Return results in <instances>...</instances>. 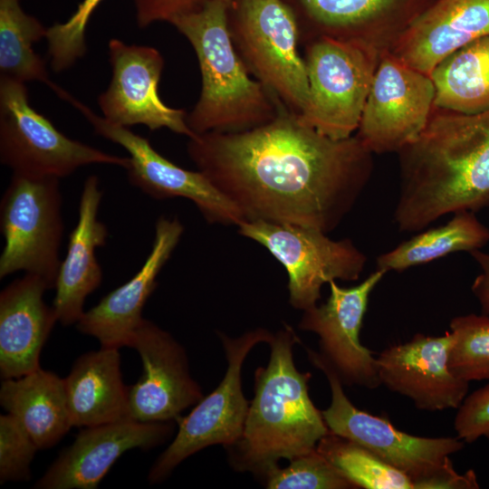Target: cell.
Returning <instances> with one entry per match:
<instances>
[{
	"mask_svg": "<svg viewBox=\"0 0 489 489\" xmlns=\"http://www.w3.org/2000/svg\"><path fill=\"white\" fill-rule=\"evenodd\" d=\"M187 152L244 221L293 224L326 234L353 208L373 168V153L356 135L326 137L283 103L262 126L197 134Z\"/></svg>",
	"mask_w": 489,
	"mask_h": 489,
	"instance_id": "obj_1",
	"label": "cell"
},
{
	"mask_svg": "<svg viewBox=\"0 0 489 489\" xmlns=\"http://www.w3.org/2000/svg\"><path fill=\"white\" fill-rule=\"evenodd\" d=\"M394 221L421 231L446 214L489 205V110L465 114L434 106L418 137L398 152Z\"/></svg>",
	"mask_w": 489,
	"mask_h": 489,
	"instance_id": "obj_2",
	"label": "cell"
},
{
	"mask_svg": "<svg viewBox=\"0 0 489 489\" xmlns=\"http://www.w3.org/2000/svg\"><path fill=\"white\" fill-rule=\"evenodd\" d=\"M299 342L290 326L273 334L268 365L254 374L250 402L240 438L226 446L231 465L265 477L282 458L292 460L316 448L328 427L308 393L310 373H301L292 359Z\"/></svg>",
	"mask_w": 489,
	"mask_h": 489,
	"instance_id": "obj_3",
	"label": "cell"
},
{
	"mask_svg": "<svg viewBox=\"0 0 489 489\" xmlns=\"http://www.w3.org/2000/svg\"><path fill=\"white\" fill-rule=\"evenodd\" d=\"M233 0H204L200 6L174 18L172 24L190 43L197 57L201 92L187 115L190 129L238 132L273 120L282 102L249 76L230 34Z\"/></svg>",
	"mask_w": 489,
	"mask_h": 489,
	"instance_id": "obj_4",
	"label": "cell"
},
{
	"mask_svg": "<svg viewBox=\"0 0 489 489\" xmlns=\"http://www.w3.org/2000/svg\"><path fill=\"white\" fill-rule=\"evenodd\" d=\"M310 361L326 376L331 392L328 408L321 411L330 432L371 451L385 463L407 475L414 489H475L473 470L458 474L450 455L465 442L452 436L425 437L403 432L387 418L357 408L343 391L340 379L329 361L307 348Z\"/></svg>",
	"mask_w": 489,
	"mask_h": 489,
	"instance_id": "obj_5",
	"label": "cell"
},
{
	"mask_svg": "<svg viewBox=\"0 0 489 489\" xmlns=\"http://www.w3.org/2000/svg\"><path fill=\"white\" fill-rule=\"evenodd\" d=\"M382 49L351 37L326 34L307 48L309 96L298 114L304 124L333 139L358 130Z\"/></svg>",
	"mask_w": 489,
	"mask_h": 489,
	"instance_id": "obj_6",
	"label": "cell"
},
{
	"mask_svg": "<svg viewBox=\"0 0 489 489\" xmlns=\"http://www.w3.org/2000/svg\"><path fill=\"white\" fill-rule=\"evenodd\" d=\"M231 9L230 34L246 69L289 110L300 114L308 101L309 81L298 53L292 9L283 0H233Z\"/></svg>",
	"mask_w": 489,
	"mask_h": 489,
	"instance_id": "obj_7",
	"label": "cell"
},
{
	"mask_svg": "<svg viewBox=\"0 0 489 489\" xmlns=\"http://www.w3.org/2000/svg\"><path fill=\"white\" fill-rule=\"evenodd\" d=\"M0 160L13 174L64 177L81 167H129V158L72 139L29 103L23 82L0 77Z\"/></svg>",
	"mask_w": 489,
	"mask_h": 489,
	"instance_id": "obj_8",
	"label": "cell"
},
{
	"mask_svg": "<svg viewBox=\"0 0 489 489\" xmlns=\"http://www.w3.org/2000/svg\"><path fill=\"white\" fill-rule=\"evenodd\" d=\"M59 180L13 174L0 203V229L5 240L1 279L24 271L54 288L64 231Z\"/></svg>",
	"mask_w": 489,
	"mask_h": 489,
	"instance_id": "obj_9",
	"label": "cell"
},
{
	"mask_svg": "<svg viewBox=\"0 0 489 489\" xmlns=\"http://www.w3.org/2000/svg\"><path fill=\"white\" fill-rule=\"evenodd\" d=\"M237 226L240 235L263 245L284 267L290 303L303 312L317 305L323 284L357 281L367 263L350 239L332 240L315 228L262 220Z\"/></svg>",
	"mask_w": 489,
	"mask_h": 489,
	"instance_id": "obj_10",
	"label": "cell"
},
{
	"mask_svg": "<svg viewBox=\"0 0 489 489\" xmlns=\"http://www.w3.org/2000/svg\"><path fill=\"white\" fill-rule=\"evenodd\" d=\"M219 336L227 360L225 375L188 415L176 419L177 436L149 470L148 478L152 484L163 481L191 455L213 445L226 447L242 436L250 405L242 391V365L253 347L260 342L268 343L273 334L259 328L238 338L223 333Z\"/></svg>",
	"mask_w": 489,
	"mask_h": 489,
	"instance_id": "obj_11",
	"label": "cell"
},
{
	"mask_svg": "<svg viewBox=\"0 0 489 489\" xmlns=\"http://www.w3.org/2000/svg\"><path fill=\"white\" fill-rule=\"evenodd\" d=\"M434 101L430 76L382 49L356 136L372 153L398 152L424 130Z\"/></svg>",
	"mask_w": 489,
	"mask_h": 489,
	"instance_id": "obj_12",
	"label": "cell"
},
{
	"mask_svg": "<svg viewBox=\"0 0 489 489\" xmlns=\"http://www.w3.org/2000/svg\"><path fill=\"white\" fill-rule=\"evenodd\" d=\"M67 101L86 118L98 135L120 145L129 153L126 170L132 186L155 199L187 198L208 223L238 225L244 221L237 206L204 173L178 167L155 150L146 138L95 114L71 94Z\"/></svg>",
	"mask_w": 489,
	"mask_h": 489,
	"instance_id": "obj_13",
	"label": "cell"
},
{
	"mask_svg": "<svg viewBox=\"0 0 489 489\" xmlns=\"http://www.w3.org/2000/svg\"><path fill=\"white\" fill-rule=\"evenodd\" d=\"M109 53L111 80L98 98L104 119L128 128L143 124L150 130L167 128L188 139L196 136L187 125V113L168 107L158 96L165 62L157 49L110 39Z\"/></svg>",
	"mask_w": 489,
	"mask_h": 489,
	"instance_id": "obj_14",
	"label": "cell"
},
{
	"mask_svg": "<svg viewBox=\"0 0 489 489\" xmlns=\"http://www.w3.org/2000/svg\"><path fill=\"white\" fill-rule=\"evenodd\" d=\"M128 346L138 351L143 367L139 379L129 387V418L168 422L203 398L189 373L186 351L170 333L143 319Z\"/></svg>",
	"mask_w": 489,
	"mask_h": 489,
	"instance_id": "obj_15",
	"label": "cell"
},
{
	"mask_svg": "<svg viewBox=\"0 0 489 489\" xmlns=\"http://www.w3.org/2000/svg\"><path fill=\"white\" fill-rule=\"evenodd\" d=\"M386 273L376 270L360 284L344 288L329 283L326 302L304 311L299 328L316 333L321 354L337 372L341 382L368 388L380 383L377 357L360 340L369 299Z\"/></svg>",
	"mask_w": 489,
	"mask_h": 489,
	"instance_id": "obj_16",
	"label": "cell"
},
{
	"mask_svg": "<svg viewBox=\"0 0 489 489\" xmlns=\"http://www.w3.org/2000/svg\"><path fill=\"white\" fill-rule=\"evenodd\" d=\"M452 343L450 331L437 337L417 333L405 343L385 349L377 357L380 383L422 410L458 408L469 382L449 368Z\"/></svg>",
	"mask_w": 489,
	"mask_h": 489,
	"instance_id": "obj_17",
	"label": "cell"
},
{
	"mask_svg": "<svg viewBox=\"0 0 489 489\" xmlns=\"http://www.w3.org/2000/svg\"><path fill=\"white\" fill-rule=\"evenodd\" d=\"M166 422L127 418L83 427L35 483L39 489H95L126 451L150 449L171 434Z\"/></svg>",
	"mask_w": 489,
	"mask_h": 489,
	"instance_id": "obj_18",
	"label": "cell"
},
{
	"mask_svg": "<svg viewBox=\"0 0 489 489\" xmlns=\"http://www.w3.org/2000/svg\"><path fill=\"white\" fill-rule=\"evenodd\" d=\"M184 227L177 217L160 216L155 224L152 248L135 275L84 312L76 323L83 334L96 338L101 347L128 346L143 321V307L157 287V277L177 245Z\"/></svg>",
	"mask_w": 489,
	"mask_h": 489,
	"instance_id": "obj_19",
	"label": "cell"
},
{
	"mask_svg": "<svg viewBox=\"0 0 489 489\" xmlns=\"http://www.w3.org/2000/svg\"><path fill=\"white\" fill-rule=\"evenodd\" d=\"M489 35V0H436L389 45L393 54L430 75L446 57Z\"/></svg>",
	"mask_w": 489,
	"mask_h": 489,
	"instance_id": "obj_20",
	"label": "cell"
},
{
	"mask_svg": "<svg viewBox=\"0 0 489 489\" xmlns=\"http://www.w3.org/2000/svg\"><path fill=\"white\" fill-rule=\"evenodd\" d=\"M41 277L25 273L0 293V374L15 379L40 367V354L54 324V310L45 304L50 290Z\"/></svg>",
	"mask_w": 489,
	"mask_h": 489,
	"instance_id": "obj_21",
	"label": "cell"
},
{
	"mask_svg": "<svg viewBox=\"0 0 489 489\" xmlns=\"http://www.w3.org/2000/svg\"><path fill=\"white\" fill-rule=\"evenodd\" d=\"M101 197L98 177L89 176L80 198L78 221L70 234L66 255L61 262L54 286L53 308L63 326L80 321L87 296L102 280L101 267L95 255V250L105 245L108 237L107 226L98 218Z\"/></svg>",
	"mask_w": 489,
	"mask_h": 489,
	"instance_id": "obj_22",
	"label": "cell"
},
{
	"mask_svg": "<svg viewBox=\"0 0 489 489\" xmlns=\"http://www.w3.org/2000/svg\"><path fill=\"white\" fill-rule=\"evenodd\" d=\"M64 386L72 427H87L129 418L128 390L118 348L101 347L80 356Z\"/></svg>",
	"mask_w": 489,
	"mask_h": 489,
	"instance_id": "obj_23",
	"label": "cell"
},
{
	"mask_svg": "<svg viewBox=\"0 0 489 489\" xmlns=\"http://www.w3.org/2000/svg\"><path fill=\"white\" fill-rule=\"evenodd\" d=\"M1 406L23 425L39 450L56 445L72 427L64 379L41 368L15 379H5Z\"/></svg>",
	"mask_w": 489,
	"mask_h": 489,
	"instance_id": "obj_24",
	"label": "cell"
},
{
	"mask_svg": "<svg viewBox=\"0 0 489 489\" xmlns=\"http://www.w3.org/2000/svg\"><path fill=\"white\" fill-rule=\"evenodd\" d=\"M429 76L435 107L465 114L489 110V35L449 54Z\"/></svg>",
	"mask_w": 489,
	"mask_h": 489,
	"instance_id": "obj_25",
	"label": "cell"
},
{
	"mask_svg": "<svg viewBox=\"0 0 489 489\" xmlns=\"http://www.w3.org/2000/svg\"><path fill=\"white\" fill-rule=\"evenodd\" d=\"M489 242V229L474 212L461 211L444 225L424 231L377 258L376 270L401 272L446 254L472 252Z\"/></svg>",
	"mask_w": 489,
	"mask_h": 489,
	"instance_id": "obj_26",
	"label": "cell"
},
{
	"mask_svg": "<svg viewBox=\"0 0 489 489\" xmlns=\"http://www.w3.org/2000/svg\"><path fill=\"white\" fill-rule=\"evenodd\" d=\"M47 29L23 10L20 0H0L1 76L42 82L62 98L66 91L49 79L44 62L33 48L46 36Z\"/></svg>",
	"mask_w": 489,
	"mask_h": 489,
	"instance_id": "obj_27",
	"label": "cell"
},
{
	"mask_svg": "<svg viewBox=\"0 0 489 489\" xmlns=\"http://www.w3.org/2000/svg\"><path fill=\"white\" fill-rule=\"evenodd\" d=\"M326 35L360 38L384 49L379 23L402 0H299Z\"/></svg>",
	"mask_w": 489,
	"mask_h": 489,
	"instance_id": "obj_28",
	"label": "cell"
},
{
	"mask_svg": "<svg viewBox=\"0 0 489 489\" xmlns=\"http://www.w3.org/2000/svg\"><path fill=\"white\" fill-rule=\"evenodd\" d=\"M316 449L357 488L414 489L407 475L348 438L329 431Z\"/></svg>",
	"mask_w": 489,
	"mask_h": 489,
	"instance_id": "obj_29",
	"label": "cell"
},
{
	"mask_svg": "<svg viewBox=\"0 0 489 489\" xmlns=\"http://www.w3.org/2000/svg\"><path fill=\"white\" fill-rule=\"evenodd\" d=\"M449 368L468 382L489 380V315L467 314L450 321Z\"/></svg>",
	"mask_w": 489,
	"mask_h": 489,
	"instance_id": "obj_30",
	"label": "cell"
},
{
	"mask_svg": "<svg viewBox=\"0 0 489 489\" xmlns=\"http://www.w3.org/2000/svg\"><path fill=\"white\" fill-rule=\"evenodd\" d=\"M269 489H351L357 488L316 448L277 466L265 476Z\"/></svg>",
	"mask_w": 489,
	"mask_h": 489,
	"instance_id": "obj_31",
	"label": "cell"
},
{
	"mask_svg": "<svg viewBox=\"0 0 489 489\" xmlns=\"http://www.w3.org/2000/svg\"><path fill=\"white\" fill-rule=\"evenodd\" d=\"M103 0H82L70 18L47 29L46 40L52 69L60 72L86 53L85 32L96 7Z\"/></svg>",
	"mask_w": 489,
	"mask_h": 489,
	"instance_id": "obj_32",
	"label": "cell"
},
{
	"mask_svg": "<svg viewBox=\"0 0 489 489\" xmlns=\"http://www.w3.org/2000/svg\"><path fill=\"white\" fill-rule=\"evenodd\" d=\"M36 444L13 415L0 416V484L30 479Z\"/></svg>",
	"mask_w": 489,
	"mask_h": 489,
	"instance_id": "obj_33",
	"label": "cell"
},
{
	"mask_svg": "<svg viewBox=\"0 0 489 489\" xmlns=\"http://www.w3.org/2000/svg\"><path fill=\"white\" fill-rule=\"evenodd\" d=\"M454 421L456 436L465 443L489 438V384L466 395Z\"/></svg>",
	"mask_w": 489,
	"mask_h": 489,
	"instance_id": "obj_34",
	"label": "cell"
},
{
	"mask_svg": "<svg viewBox=\"0 0 489 489\" xmlns=\"http://www.w3.org/2000/svg\"><path fill=\"white\" fill-rule=\"evenodd\" d=\"M139 27L158 21L170 23L174 18L200 6L204 0H134Z\"/></svg>",
	"mask_w": 489,
	"mask_h": 489,
	"instance_id": "obj_35",
	"label": "cell"
},
{
	"mask_svg": "<svg viewBox=\"0 0 489 489\" xmlns=\"http://www.w3.org/2000/svg\"><path fill=\"white\" fill-rule=\"evenodd\" d=\"M470 254L481 268L471 290L480 303L482 314L489 315V254L479 249L470 252Z\"/></svg>",
	"mask_w": 489,
	"mask_h": 489,
	"instance_id": "obj_36",
	"label": "cell"
}]
</instances>
